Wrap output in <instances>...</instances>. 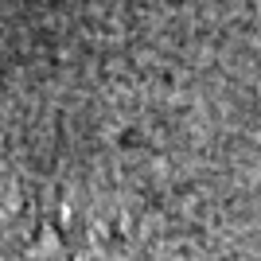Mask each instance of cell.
<instances>
[{
    "label": "cell",
    "instance_id": "cell-1",
    "mask_svg": "<svg viewBox=\"0 0 261 261\" xmlns=\"http://www.w3.org/2000/svg\"><path fill=\"white\" fill-rule=\"evenodd\" d=\"M0 226L55 261H133L129 230L94 199L35 175L0 168Z\"/></svg>",
    "mask_w": 261,
    "mask_h": 261
}]
</instances>
